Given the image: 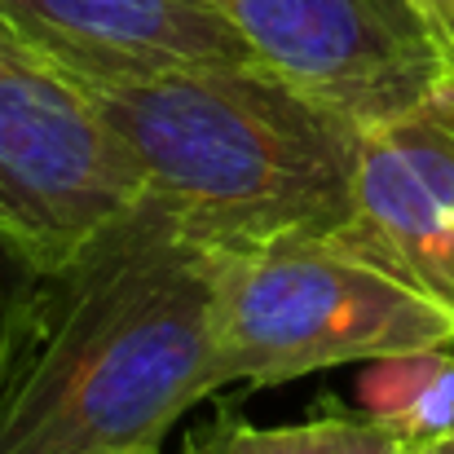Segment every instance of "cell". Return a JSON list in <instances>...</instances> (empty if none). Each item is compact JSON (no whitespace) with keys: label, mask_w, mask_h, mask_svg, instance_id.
<instances>
[{"label":"cell","mask_w":454,"mask_h":454,"mask_svg":"<svg viewBox=\"0 0 454 454\" xmlns=\"http://www.w3.org/2000/svg\"><path fill=\"white\" fill-rule=\"evenodd\" d=\"M221 247L142 199L49 270L0 388V454H159L216 393Z\"/></svg>","instance_id":"cell-1"},{"label":"cell","mask_w":454,"mask_h":454,"mask_svg":"<svg viewBox=\"0 0 454 454\" xmlns=\"http://www.w3.org/2000/svg\"><path fill=\"white\" fill-rule=\"evenodd\" d=\"M75 89L120 142L142 199L212 247L340 239L353 221L366 129L270 67H190Z\"/></svg>","instance_id":"cell-2"},{"label":"cell","mask_w":454,"mask_h":454,"mask_svg":"<svg viewBox=\"0 0 454 454\" xmlns=\"http://www.w3.org/2000/svg\"><path fill=\"white\" fill-rule=\"evenodd\" d=\"M419 348H454V322L335 239L221 247L216 388H265Z\"/></svg>","instance_id":"cell-3"},{"label":"cell","mask_w":454,"mask_h":454,"mask_svg":"<svg viewBox=\"0 0 454 454\" xmlns=\"http://www.w3.org/2000/svg\"><path fill=\"white\" fill-rule=\"evenodd\" d=\"M142 203L93 102L0 27V234L44 270Z\"/></svg>","instance_id":"cell-4"},{"label":"cell","mask_w":454,"mask_h":454,"mask_svg":"<svg viewBox=\"0 0 454 454\" xmlns=\"http://www.w3.org/2000/svg\"><path fill=\"white\" fill-rule=\"evenodd\" d=\"M261 67L357 120H393L446 71L411 0H212Z\"/></svg>","instance_id":"cell-5"},{"label":"cell","mask_w":454,"mask_h":454,"mask_svg":"<svg viewBox=\"0 0 454 454\" xmlns=\"http://www.w3.org/2000/svg\"><path fill=\"white\" fill-rule=\"evenodd\" d=\"M454 322V67L362 133L353 221L335 239Z\"/></svg>","instance_id":"cell-6"},{"label":"cell","mask_w":454,"mask_h":454,"mask_svg":"<svg viewBox=\"0 0 454 454\" xmlns=\"http://www.w3.org/2000/svg\"><path fill=\"white\" fill-rule=\"evenodd\" d=\"M0 27L71 84L261 67L212 0H0Z\"/></svg>","instance_id":"cell-7"},{"label":"cell","mask_w":454,"mask_h":454,"mask_svg":"<svg viewBox=\"0 0 454 454\" xmlns=\"http://www.w3.org/2000/svg\"><path fill=\"white\" fill-rule=\"evenodd\" d=\"M357 411L415 450L454 437V348H419L362 362Z\"/></svg>","instance_id":"cell-8"},{"label":"cell","mask_w":454,"mask_h":454,"mask_svg":"<svg viewBox=\"0 0 454 454\" xmlns=\"http://www.w3.org/2000/svg\"><path fill=\"white\" fill-rule=\"evenodd\" d=\"M415 446L393 428L357 415H317L304 424L256 428L243 419H216L185 437L181 454H411Z\"/></svg>","instance_id":"cell-9"},{"label":"cell","mask_w":454,"mask_h":454,"mask_svg":"<svg viewBox=\"0 0 454 454\" xmlns=\"http://www.w3.org/2000/svg\"><path fill=\"white\" fill-rule=\"evenodd\" d=\"M44 283H49V270L31 252H22L13 239L0 234V388L9 384V375L31 340Z\"/></svg>","instance_id":"cell-10"},{"label":"cell","mask_w":454,"mask_h":454,"mask_svg":"<svg viewBox=\"0 0 454 454\" xmlns=\"http://www.w3.org/2000/svg\"><path fill=\"white\" fill-rule=\"evenodd\" d=\"M419 22L428 27V35L437 40V49L446 53V62L454 67V0H411Z\"/></svg>","instance_id":"cell-11"},{"label":"cell","mask_w":454,"mask_h":454,"mask_svg":"<svg viewBox=\"0 0 454 454\" xmlns=\"http://www.w3.org/2000/svg\"><path fill=\"white\" fill-rule=\"evenodd\" d=\"M411 454H454V437H450V442H433V446H419V450H411Z\"/></svg>","instance_id":"cell-12"}]
</instances>
